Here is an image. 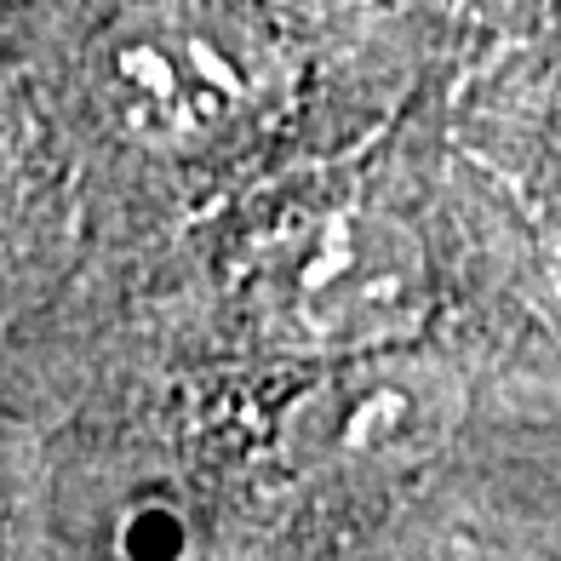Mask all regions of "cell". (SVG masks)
<instances>
[{
	"instance_id": "277c9868",
	"label": "cell",
	"mask_w": 561,
	"mask_h": 561,
	"mask_svg": "<svg viewBox=\"0 0 561 561\" xmlns=\"http://www.w3.org/2000/svg\"><path fill=\"white\" fill-rule=\"evenodd\" d=\"M30 190H35V133L30 115H23V98L0 75V229L30 207Z\"/></svg>"
},
{
	"instance_id": "6da1fadb",
	"label": "cell",
	"mask_w": 561,
	"mask_h": 561,
	"mask_svg": "<svg viewBox=\"0 0 561 561\" xmlns=\"http://www.w3.org/2000/svg\"><path fill=\"white\" fill-rule=\"evenodd\" d=\"M280 87L287 69L270 35L218 0H133L87 53L92 110L149 156H201L241 138Z\"/></svg>"
},
{
	"instance_id": "3957f363",
	"label": "cell",
	"mask_w": 561,
	"mask_h": 561,
	"mask_svg": "<svg viewBox=\"0 0 561 561\" xmlns=\"http://www.w3.org/2000/svg\"><path fill=\"white\" fill-rule=\"evenodd\" d=\"M470 413V390L419 344L321 362L270 424V465L293 488L396 481L436 458Z\"/></svg>"
},
{
	"instance_id": "7a4b0ae2",
	"label": "cell",
	"mask_w": 561,
	"mask_h": 561,
	"mask_svg": "<svg viewBox=\"0 0 561 561\" xmlns=\"http://www.w3.org/2000/svg\"><path fill=\"white\" fill-rule=\"evenodd\" d=\"M252 304L293 355L344 362L419 344L436 310V270L407 218L350 201L275 229L252 270Z\"/></svg>"
}]
</instances>
